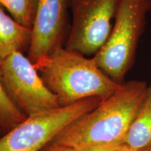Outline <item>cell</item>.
<instances>
[{
    "instance_id": "277c9868",
    "label": "cell",
    "mask_w": 151,
    "mask_h": 151,
    "mask_svg": "<svg viewBox=\"0 0 151 151\" xmlns=\"http://www.w3.org/2000/svg\"><path fill=\"white\" fill-rule=\"evenodd\" d=\"M101 97H91L27 116L0 138V151H39L76 120L99 106Z\"/></svg>"
},
{
    "instance_id": "7c38bea8",
    "label": "cell",
    "mask_w": 151,
    "mask_h": 151,
    "mask_svg": "<svg viewBox=\"0 0 151 151\" xmlns=\"http://www.w3.org/2000/svg\"><path fill=\"white\" fill-rule=\"evenodd\" d=\"M125 148V145L121 143V144H111L91 146L83 149L81 151H124Z\"/></svg>"
},
{
    "instance_id": "5b68a950",
    "label": "cell",
    "mask_w": 151,
    "mask_h": 151,
    "mask_svg": "<svg viewBox=\"0 0 151 151\" xmlns=\"http://www.w3.org/2000/svg\"><path fill=\"white\" fill-rule=\"evenodd\" d=\"M0 69L9 97L27 116L60 106L55 94L22 52L9 55L0 63Z\"/></svg>"
},
{
    "instance_id": "5bb4252c",
    "label": "cell",
    "mask_w": 151,
    "mask_h": 151,
    "mask_svg": "<svg viewBox=\"0 0 151 151\" xmlns=\"http://www.w3.org/2000/svg\"><path fill=\"white\" fill-rule=\"evenodd\" d=\"M124 151H151V146L139 148H129L127 146H126Z\"/></svg>"
},
{
    "instance_id": "6da1fadb",
    "label": "cell",
    "mask_w": 151,
    "mask_h": 151,
    "mask_svg": "<svg viewBox=\"0 0 151 151\" xmlns=\"http://www.w3.org/2000/svg\"><path fill=\"white\" fill-rule=\"evenodd\" d=\"M148 87L142 81L122 83L110 97L65 127L51 143L79 150L121 144L142 105Z\"/></svg>"
},
{
    "instance_id": "7a4b0ae2",
    "label": "cell",
    "mask_w": 151,
    "mask_h": 151,
    "mask_svg": "<svg viewBox=\"0 0 151 151\" xmlns=\"http://www.w3.org/2000/svg\"><path fill=\"white\" fill-rule=\"evenodd\" d=\"M34 65L60 106L91 97L106 99L120 86L98 67L93 58L62 46Z\"/></svg>"
},
{
    "instance_id": "52a82bcc",
    "label": "cell",
    "mask_w": 151,
    "mask_h": 151,
    "mask_svg": "<svg viewBox=\"0 0 151 151\" xmlns=\"http://www.w3.org/2000/svg\"><path fill=\"white\" fill-rule=\"evenodd\" d=\"M66 14V0H38L27 56L33 64L62 46Z\"/></svg>"
},
{
    "instance_id": "8992f818",
    "label": "cell",
    "mask_w": 151,
    "mask_h": 151,
    "mask_svg": "<svg viewBox=\"0 0 151 151\" xmlns=\"http://www.w3.org/2000/svg\"><path fill=\"white\" fill-rule=\"evenodd\" d=\"M120 0H70L72 24L65 48L95 55L107 41Z\"/></svg>"
},
{
    "instance_id": "4fadbf2b",
    "label": "cell",
    "mask_w": 151,
    "mask_h": 151,
    "mask_svg": "<svg viewBox=\"0 0 151 151\" xmlns=\"http://www.w3.org/2000/svg\"><path fill=\"white\" fill-rule=\"evenodd\" d=\"M46 151H81L78 149H76L73 147H69L64 145L56 144V143H52L50 146L47 148Z\"/></svg>"
},
{
    "instance_id": "9c48e42d",
    "label": "cell",
    "mask_w": 151,
    "mask_h": 151,
    "mask_svg": "<svg viewBox=\"0 0 151 151\" xmlns=\"http://www.w3.org/2000/svg\"><path fill=\"white\" fill-rule=\"evenodd\" d=\"M122 144L129 148L151 146V84Z\"/></svg>"
},
{
    "instance_id": "8fae6325",
    "label": "cell",
    "mask_w": 151,
    "mask_h": 151,
    "mask_svg": "<svg viewBox=\"0 0 151 151\" xmlns=\"http://www.w3.org/2000/svg\"><path fill=\"white\" fill-rule=\"evenodd\" d=\"M38 0H0V5L24 27L32 29L37 13Z\"/></svg>"
},
{
    "instance_id": "3957f363",
    "label": "cell",
    "mask_w": 151,
    "mask_h": 151,
    "mask_svg": "<svg viewBox=\"0 0 151 151\" xmlns=\"http://www.w3.org/2000/svg\"><path fill=\"white\" fill-rule=\"evenodd\" d=\"M150 11L151 0H120L110 35L93 57L98 67L117 83H123L133 65Z\"/></svg>"
},
{
    "instance_id": "30bf717a",
    "label": "cell",
    "mask_w": 151,
    "mask_h": 151,
    "mask_svg": "<svg viewBox=\"0 0 151 151\" xmlns=\"http://www.w3.org/2000/svg\"><path fill=\"white\" fill-rule=\"evenodd\" d=\"M26 118L27 116L9 97L4 85L0 69V127L9 132Z\"/></svg>"
},
{
    "instance_id": "ba28073f",
    "label": "cell",
    "mask_w": 151,
    "mask_h": 151,
    "mask_svg": "<svg viewBox=\"0 0 151 151\" xmlns=\"http://www.w3.org/2000/svg\"><path fill=\"white\" fill-rule=\"evenodd\" d=\"M31 38L32 29L19 24L0 5V63L13 52L28 50Z\"/></svg>"
}]
</instances>
